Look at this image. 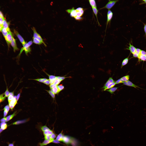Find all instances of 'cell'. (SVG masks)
Masks as SVG:
<instances>
[{
  "label": "cell",
  "instance_id": "5b68a950",
  "mask_svg": "<svg viewBox=\"0 0 146 146\" xmlns=\"http://www.w3.org/2000/svg\"><path fill=\"white\" fill-rule=\"evenodd\" d=\"M31 131L40 146H55L50 138L46 120L39 111Z\"/></svg>",
  "mask_w": 146,
  "mask_h": 146
},
{
  "label": "cell",
  "instance_id": "6da1fadb",
  "mask_svg": "<svg viewBox=\"0 0 146 146\" xmlns=\"http://www.w3.org/2000/svg\"><path fill=\"white\" fill-rule=\"evenodd\" d=\"M95 86L99 92L101 98L99 112L109 115L117 120L126 127L127 130L136 139H139L138 133L131 125L128 118L123 110L110 96L105 84L102 81H99L95 84Z\"/></svg>",
  "mask_w": 146,
  "mask_h": 146
},
{
  "label": "cell",
  "instance_id": "52a82bcc",
  "mask_svg": "<svg viewBox=\"0 0 146 146\" xmlns=\"http://www.w3.org/2000/svg\"><path fill=\"white\" fill-rule=\"evenodd\" d=\"M98 129V125L95 122L88 124L81 129H78L70 136H68L69 141L63 146H72L74 144L87 141L94 136Z\"/></svg>",
  "mask_w": 146,
  "mask_h": 146
},
{
  "label": "cell",
  "instance_id": "ba28073f",
  "mask_svg": "<svg viewBox=\"0 0 146 146\" xmlns=\"http://www.w3.org/2000/svg\"><path fill=\"white\" fill-rule=\"evenodd\" d=\"M99 125L103 130L120 134L127 130V128L117 120L109 115L99 112Z\"/></svg>",
  "mask_w": 146,
  "mask_h": 146
},
{
  "label": "cell",
  "instance_id": "30bf717a",
  "mask_svg": "<svg viewBox=\"0 0 146 146\" xmlns=\"http://www.w3.org/2000/svg\"><path fill=\"white\" fill-rule=\"evenodd\" d=\"M0 51L9 55H13L8 42L2 33L0 35Z\"/></svg>",
  "mask_w": 146,
  "mask_h": 146
},
{
  "label": "cell",
  "instance_id": "3957f363",
  "mask_svg": "<svg viewBox=\"0 0 146 146\" xmlns=\"http://www.w3.org/2000/svg\"><path fill=\"white\" fill-rule=\"evenodd\" d=\"M38 111L31 91L25 94L23 102L15 114L16 119L24 130H31Z\"/></svg>",
  "mask_w": 146,
  "mask_h": 146
},
{
  "label": "cell",
  "instance_id": "7c38bea8",
  "mask_svg": "<svg viewBox=\"0 0 146 146\" xmlns=\"http://www.w3.org/2000/svg\"><path fill=\"white\" fill-rule=\"evenodd\" d=\"M72 146H92L91 144L89 143L88 141L81 142V143H78L74 144Z\"/></svg>",
  "mask_w": 146,
  "mask_h": 146
},
{
  "label": "cell",
  "instance_id": "9c48e42d",
  "mask_svg": "<svg viewBox=\"0 0 146 146\" xmlns=\"http://www.w3.org/2000/svg\"><path fill=\"white\" fill-rule=\"evenodd\" d=\"M13 55H9L0 52V75L1 77L7 75L9 65L12 59Z\"/></svg>",
  "mask_w": 146,
  "mask_h": 146
},
{
  "label": "cell",
  "instance_id": "8fae6325",
  "mask_svg": "<svg viewBox=\"0 0 146 146\" xmlns=\"http://www.w3.org/2000/svg\"><path fill=\"white\" fill-rule=\"evenodd\" d=\"M10 80L9 78L8 75L1 77L0 78V91L1 94H2L4 91L7 85L10 83Z\"/></svg>",
  "mask_w": 146,
  "mask_h": 146
},
{
  "label": "cell",
  "instance_id": "277c9868",
  "mask_svg": "<svg viewBox=\"0 0 146 146\" xmlns=\"http://www.w3.org/2000/svg\"><path fill=\"white\" fill-rule=\"evenodd\" d=\"M29 89L28 85L19 86L10 82L3 92L14 115L21 107L25 99V93Z\"/></svg>",
  "mask_w": 146,
  "mask_h": 146
},
{
  "label": "cell",
  "instance_id": "8992f818",
  "mask_svg": "<svg viewBox=\"0 0 146 146\" xmlns=\"http://www.w3.org/2000/svg\"><path fill=\"white\" fill-rule=\"evenodd\" d=\"M27 70V67H21L16 58L13 57L9 63L7 74L10 82L18 86L27 85L26 82Z\"/></svg>",
  "mask_w": 146,
  "mask_h": 146
},
{
  "label": "cell",
  "instance_id": "7a4b0ae2",
  "mask_svg": "<svg viewBox=\"0 0 146 146\" xmlns=\"http://www.w3.org/2000/svg\"><path fill=\"white\" fill-rule=\"evenodd\" d=\"M42 95L45 104L52 111L68 136H70L78 128L77 127L70 115L52 94L46 90H43Z\"/></svg>",
  "mask_w": 146,
  "mask_h": 146
}]
</instances>
